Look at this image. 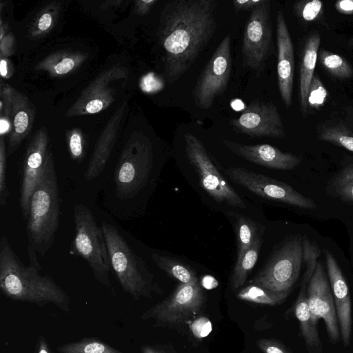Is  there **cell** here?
<instances>
[{"instance_id": "obj_1", "label": "cell", "mask_w": 353, "mask_h": 353, "mask_svg": "<svg viewBox=\"0 0 353 353\" xmlns=\"http://www.w3.org/2000/svg\"><path fill=\"white\" fill-rule=\"evenodd\" d=\"M214 0H176L162 10L159 28L169 83L181 77L208 45L216 29Z\"/></svg>"}, {"instance_id": "obj_2", "label": "cell", "mask_w": 353, "mask_h": 353, "mask_svg": "<svg viewBox=\"0 0 353 353\" xmlns=\"http://www.w3.org/2000/svg\"><path fill=\"white\" fill-rule=\"evenodd\" d=\"M154 168L151 140L142 132H133L121 152L112 176L103 187L102 201L109 213L122 221L141 214Z\"/></svg>"}, {"instance_id": "obj_3", "label": "cell", "mask_w": 353, "mask_h": 353, "mask_svg": "<svg viewBox=\"0 0 353 353\" xmlns=\"http://www.w3.org/2000/svg\"><path fill=\"white\" fill-rule=\"evenodd\" d=\"M39 268L26 266L12 250L6 235L0 241V289L8 298L43 307L52 303L65 312L70 310L66 292Z\"/></svg>"}, {"instance_id": "obj_4", "label": "cell", "mask_w": 353, "mask_h": 353, "mask_svg": "<svg viewBox=\"0 0 353 353\" xmlns=\"http://www.w3.org/2000/svg\"><path fill=\"white\" fill-rule=\"evenodd\" d=\"M61 201L54 159L50 148L30 199L26 219L28 254L31 265H39L37 254L45 257L54 243L60 221Z\"/></svg>"}, {"instance_id": "obj_5", "label": "cell", "mask_w": 353, "mask_h": 353, "mask_svg": "<svg viewBox=\"0 0 353 353\" xmlns=\"http://www.w3.org/2000/svg\"><path fill=\"white\" fill-rule=\"evenodd\" d=\"M111 268L123 292L134 300L150 298L157 291L153 276L143 259L130 246L119 230L112 224L103 222Z\"/></svg>"}, {"instance_id": "obj_6", "label": "cell", "mask_w": 353, "mask_h": 353, "mask_svg": "<svg viewBox=\"0 0 353 353\" xmlns=\"http://www.w3.org/2000/svg\"><path fill=\"white\" fill-rule=\"evenodd\" d=\"M73 219L74 235L69 254L84 259L98 282L111 288L112 268L101 225H98L90 209L83 204L74 205Z\"/></svg>"}, {"instance_id": "obj_7", "label": "cell", "mask_w": 353, "mask_h": 353, "mask_svg": "<svg viewBox=\"0 0 353 353\" xmlns=\"http://www.w3.org/2000/svg\"><path fill=\"white\" fill-rule=\"evenodd\" d=\"M303 262L302 240L294 236L274 252L251 283L274 292H289L299 276Z\"/></svg>"}, {"instance_id": "obj_8", "label": "cell", "mask_w": 353, "mask_h": 353, "mask_svg": "<svg viewBox=\"0 0 353 353\" xmlns=\"http://www.w3.org/2000/svg\"><path fill=\"white\" fill-rule=\"evenodd\" d=\"M184 140L187 158L196 172L202 188L219 203L233 208H246L240 195L219 173L199 138L186 133Z\"/></svg>"}, {"instance_id": "obj_9", "label": "cell", "mask_w": 353, "mask_h": 353, "mask_svg": "<svg viewBox=\"0 0 353 353\" xmlns=\"http://www.w3.org/2000/svg\"><path fill=\"white\" fill-rule=\"evenodd\" d=\"M231 36L222 39L201 72L192 91L195 105L210 109L215 99L223 94L229 83L231 73Z\"/></svg>"}, {"instance_id": "obj_10", "label": "cell", "mask_w": 353, "mask_h": 353, "mask_svg": "<svg viewBox=\"0 0 353 353\" xmlns=\"http://www.w3.org/2000/svg\"><path fill=\"white\" fill-rule=\"evenodd\" d=\"M272 40L270 1H262L251 10L247 20L242 41V55L245 66L262 71Z\"/></svg>"}, {"instance_id": "obj_11", "label": "cell", "mask_w": 353, "mask_h": 353, "mask_svg": "<svg viewBox=\"0 0 353 353\" xmlns=\"http://www.w3.org/2000/svg\"><path fill=\"white\" fill-rule=\"evenodd\" d=\"M128 74L127 68L123 66L116 65L105 70L81 92L65 115L95 114L106 109L123 88Z\"/></svg>"}, {"instance_id": "obj_12", "label": "cell", "mask_w": 353, "mask_h": 353, "mask_svg": "<svg viewBox=\"0 0 353 353\" xmlns=\"http://www.w3.org/2000/svg\"><path fill=\"white\" fill-rule=\"evenodd\" d=\"M234 183L263 198L304 209L316 208V203L290 185L243 167H229L224 171Z\"/></svg>"}, {"instance_id": "obj_13", "label": "cell", "mask_w": 353, "mask_h": 353, "mask_svg": "<svg viewBox=\"0 0 353 353\" xmlns=\"http://www.w3.org/2000/svg\"><path fill=\"white\" fill-rule=\"evenodd\" d=\"M204 300L198 279L180 283L167 299L145 312L141 319H153L157 323H180L201 311Z\"/></svg>"}, {"instance_id": "obj_14", "label": "cell", "mask_w": 353, "mask_h": 353, "mask_svg": "<svg viewBox=\"0 0 353 353\" xmlns=\"http://www.w3.org/2000/svg\"><path fill=\"white\" fill-rule=\"evenodd\" d=\"M50 138L45 128L37 130L26 147L20 172L19 204L22 218L28 216L32 194L43 172L48 152L50 148Z\"/></svg>"}, {"instance_id": "obj_15", "label": "cell", "mask_w": 353, "mask_h": 353, "mask_svg": "<svg viewBox=\"0 0 353 353\" xmlns=\"http://www.w3.org/2000/svg\"><path fill=\"white\" fill-rule=\"evenodd\" d=\"M230 124L236 132L252 137L283 139L285 136L281 115L272 102L253 101Z\"/></svg>"}, {"instance_id": "obj_16", "label": "cell", "mask_w": 353, "mask_h": 353, "mask_svg": "<svg viewBox=\"0 0 353 353\" xmlns=\"http://www.w3.org/2000/svg\"><path fill=\"white\" fill-rule=\"evenodd\" d=\"M306 296L314 322L317 323L319 319H323L330 339L338 341L340 330L334 298L328 276L321 261H318L315 270L307 283Z\"/></svg>"}, {"instance_id": "obj_17", "label": "cell", "mask_w": 353, "mask_h": 353, "mask_svg": "<svg viewBox=\"0 0 353 353\" xmlns=\"http://www.w3.org/2000/svg\"><path fill=\"white\" fill-rule=\"evenodd\" d=\"M277 77L281 99L287 108L292 105L294 56L290 32L281 11L276 14Z\"/></svg>"}, {"instance_id": "obj_18", "label": "cell", "mask_w": 353, "mask_h": 353, "mask_svg": "<svg viewBox=\"0 0 353 353\" xmlns=\"http://www.w3.org/2000/svg\"><path fill=\"white\" fill-rule=\"evenodd\" d=\"M325 260L340 334L344 345L347 346L352 331V303L348 285L336 259L327 250L325 251Z\"/></svg>"}, {"instance_id": "obj_19", "label": "cell", "mask_w": 353, "mask_h": 353, "mask_svg": "<svg viewBox=\"0 0 353 353\" xmlns=\"http://www.w3.org/2000/svg\"><path fill=\"white\" fill-rule=\"evenodd\" d=\"M223 143L235 154L270 169L290 170L301 163L299 157L283 152L269 144L246 145L228 139H223Z\"/></svg>"}, {"instance_id": "obj_20", "label": "cell", "mask_w": 353, "mask_h": 353, "mask_svg": "<svg viewBox=\"0 0 353 353\" xmlns=\"http://www.w3.org/2000/svg\"><path fill=\"white\" fill-rule=\"evenodd\" d=\"M126 107L127 103L124 102L113 114L100 134L84 173L86 181L95 179L103 172L116 142Z\"/></svg>"}, {"instance_id": "obj_21", "label": "cell", "mask_w": 353, "mask_h": 353, "mask_svg": "<svg viewBox=\"0 0 353 353\" xmlns=\"http://www.w3.org/2000/svg\"><path fill=\"white\" fill-rule=\"evenodd\" d=\"M34 120L33 105L24 94L14 89L12 99V129L7 145L8 156L18 149L22 141L30 133Z\"/></svg>"}, {"instance_id": "obj_22", "label": "cell", "mask_w": 353, "mask_h": 353, "mask_svg": "<svg viewBox=\"0 0 353 353\" xmlns=\"http://www.w3.org/2000/svg\"><path fill=\"white\" fill-rule=\"evenodd\" d=\"M320 43L319 34H312L307 39L303 50L300 68L299 94L301 110L303 114L307 112L308 108V92L311 81L314 76Z\"/></svg>"}, {"instance_id": "obj_23", "label": "cell", "mask_w": 353, "mask_h": 353, "mask_svg": "<svg viewBox=\"0 0 353 353\" xmlns=\"http://www.w3.org/2000/svg\"><path fill=\"white\" fill-rule=\"evenodd\" d=\"M307 285L302 283L294 305V315L299 323L302 336L310 353H321V341L307 305Z\"/></svg>"}, {"instance_id": "obj_24", "label": "cell", "mask_w": 353, "mask_h": 353, "mask_svg": "<svg viewBox=\"0 0 353 353\" xmlns=\"http://www.w3.org/2000/svg\"><path fill=\"white\" fill-rule=\"evenodd\" d=\"M85 59L86 56L79 52H59L46 57L37 68L54 77L62 76L77 68Z\"/></svg>"}, {"instance_id": "obj_25", "label": "cell", "mask_w": 353, "mask_h": 353, "mask_svg": "<svg viewBox=\"0 0 353 353\" xmlns=\"http://www.w3.org/2000/svg\"><path fill=\"white\" fill-rule=\"evenodd\" d=\"M262 239L258 236L251 246L238 259L232 272L231 284L233 289L241 287L246 281L248 275L254 267L261 247Z\"/></svg>"}, {"instance_id": "obj_26", "label": "cell", "mask_w": 353, "mask_h": 353, "mask_svg": "<svg viewBox=\"0 0 353 353\" xmlns=\"http://www.w3.org/2000/svg\"><path fill=\"white\" fill-rule=\"evenodd\" d=\"M152 258L161 270L181 283H188L197 279L194 270L178 259L158 253H153Z\"/></svg>"}, {"instance_id": "obj_27", "label": "cell", "mask_w": 353, "mask_h": 353, "mask_svg": "<svg viewBox=\"0 0 353 353\" xmlns=\"http://www.w3.org/2000/svg\"><path fill=\"white\" fill-rule=\"evenodd\" d=\"M289 292H276L259 285L251 284L237 293V298L258 304L275 305L281 303Z\"/></svg>"}, {"instance_id": "obj_28", "label": "cell", "mask_w": 353, "mask_h": 353, "mask_svg": "<svg viewBox=\"0 0 353 353\" xmlns=\"http://www.w3.org/2000/svg\"><path fill=\"white\" fill-rule=\"evenodd\" d=\"M59 353H123L106 343L93 337L65 343L57 347Z\"/></svg>"}, {"instance_id": "obj_29", "label": "cell", "mask_w": 353, "mask_h": 353, "mask_svg": "<svg viewBox=\"0 0 353 353\" xmlns=\"http://www.w3.org/2000/svg\"><path fill=\"white\" fill-rule=\"evenodd\" d=\"M237 238V258H239L259 236L256 223L251 219L238 214L235 217Z\"/></svg>"}, {"instance_id": "obj_30", "label": "cell", "mask_w": 353, "mask_h": 353, "mask_svg": "<svg viewBox=\"0 0 353 353\" xmlns=\"http://www.w3.org/2000/svg\"><path fill=\"white\" fill-rule=\"evenodd\" d=\"M319 59L323 68L336 78L345 79L353 75V69L349 62L337 54L321 50Z\"/></svg>"}, {"instance_id": "obj_31", "label": "cell", "mask_w": 353, "mask_h": 353, "mask_svg": "<svg viewBox=\"0 0 353 353\" xmlns=\"http://www.w3.org/2000/svg\"><path fill=\"white\" fill-rule=\"evenodd\" d=\"M319 138L353 152V131L343 125L325 127L319 132Z\"/></svg>"}, {"instance_id": "obj_32", "label": "cell", "mask_w": 353, "mask_h": 353, "mask_svg": "<svg viewBox=\"0 0 353 353\" xmlns=\"http://www.w3.org/2000/svg\"><path fill=\"white\" fill-rule=\"evenodd\" d=\"M333 188L337 196L353 203V163L343 169L333 182Z\"/></svg>"}, {"instance_id": "obj_33", "label": "cell", "mask_w": 353, "mask_h": 353, "mask_svg": "<svg viewBox=\"0 0 353 353\" xmlns=\"http://www.w3.org/2000/svg\"><path fill=\"white\" fill-rule=\"evenodd\" d=\"M302 246L305 268L302 283L307 285L315 270L321 251L315 241H311L306 236L302 240Z\"/></svg>"}, {"instance_id": "obj_34", "label": "cell", "mask_w": 353, "mask_h": 353, "mask_svg": "<svg viewBox=\"0 0 353 353\" xmlns=\"http://www.w3.org/2000/svg\"><path fill=\"white\" fill-rule=\"evenodd\" d=\"M66 137L71 159L81 163L85 154V141L83 132L78 128H74L67 132Z\"/></svg>"}, {"instance_id": "obj_35", "label": "cell", "mask_w": 353, "mask_h": 353, "mask_svg": "<svg viewBox=\"0 0 353 353\" xmlns=\"http://www.w3.org/2000/svg\"><path fill=\"white\" fill-rule=\"evenodd\" d=\"M57 8L54 5L45 8L37 17L33 25L32 34L39 36L48 32L54 25L57 18Z\"/></svg>"}, {"instance_id": "obj_36", "label": "cell", "mask_w": 353, "mask_h": 353, "mask_svg": "<svg viewBox=\"0 0 353 353\" xmlns=\"http://www.w3.org/2000/svg\"><path fill=\"white\" fill-rule=\"evenodd\" d=\"M7 146L3 137L0 139V205H6L10 194L6 178Z\"/></svg>"}, {"instance_id": "obj_37", "label": "cell", "mask_w": 353, "mask_h": 353, "mask_svg": "<svg viewBox=\"0 0 353 353\" xmlns=\"http://www.w3.org/2000/svg\"><path fill=\"white\" fill-rule=\"evenodd\" d=\"M327 92L320 78L314 76L310 86L307 97V107L319 109L325 103Z\"/></svg>"}, {"instance_id": "obj_38", "label": "cell", "mask_w": 353, "mask_h": 353, "mask_svg": "<svg viewBox=\"0 0 353 353\" xmlns=\"http://www.w3.org/2000/svg\"><path fill=\"white\" fill-rule=\"evenodd\" d=\"M323 9V3L319 0L299 2L295 5V10L306 21H312L319 15Z\"/></svg>"}, {"instance_id": "obj_39", "label": "cell", "mask_w": 353, "mask_h": 353, "mask_svg": "<svg viewBox=\"0 0 353 353\" xmlns=\"http://www.w3.org/2000/svg\"><path fill=\"white\" fill-rule=\"evenodd\" d=\"M257 344L264 353H292L282 343L274 340L261 339Z\"/></svg>"}, {"instance_id": "obj_40", "label": "cell", "mask_w": 353, "mask_h": 353, "mask_svg": "<svg viewBox=\"0 0 353 353\" xmlns=\"http://www.w3.org/2000/svg\"><path fill=\"white\" fill-rule=\"evenodd\" d=\"M194 334L199 338L205 337L208 335L212 329L210 322L205 319H199L194 321L192 326Z\"/></svg>"}, {"instance_id": "obj_41", "label": "cell", "mask_w": 353, "mask_h": 353, "mask_svg": "<svg viewBox=\"0 0 353 353\" xmlns=\"http://www.w3.org/2000/svg\"><path fill=\"white\" fill-rule=\"evenodd\" d=\"M262 0H236L232 1V5L236 12L245 10L251 11Z\"/></svg>"}, {"instance_id": "obj_42", "label": "cell", "mask_w": 353, "mask_h": 353, "mask_svg": "<svg viewBox=\"0 0 353 353\" xmlns=\"http://www.w3.org/2000/svg\"><path fill=\"white\" fill-rule=\"evenodd\" d=\"M336 11L344 14H353V0H341L335 3Z\"/></svg>"}, {"instance_id": "obj_43", "label": "cell", "mask_w": 353, "mask_h": 353, "mask_svg": "<svg viewBox=\"0 0 353 353\" xmlns=\"http://www.w3.org/2000/svg\"><path fill=\"white\" fill-rule=\"evenodd\" d=\"M157 2V0H140L136 2V11L141 14H145L148 13Z\"/></svg>"}, {"instance_id": "obj_44", "label": "cell", "mask_w": 353, "mask_h": 353, "mask_svg": "<svg viewBox=\"0 0 353 353\" xmlns=\"http://www.w3.org/2000/svg\"><path fill=\"white\" fill-rule=\"evenodd\" d=\"M157 85L156 81L151 74L143 77L141 81V89L148 92L155 90Z\"/></svg>"}, {"instance_id": "obj_45", "label": "cell", "mask_w": 353, "mask_h": 353, "mask_svg": "<svg viewBox=\"0 0 353 353\" xmlns=\"http://www.w3.org/2000/svg\"><path fill=\"white\" fill-rule=\"evenodd\" d=\"M33 353H53L46 339L39 336Z\"/></svg>"}, {"instance_id": "obj_46", "label": "cell", "mask_w": 353, "mask_h": 353, "mask_svg": "<svg viewBox=\"0 0 353 353\" xmlns=\"http://www.w3.org/2000/svg\"><path fill=\"white\" fill-rule=\"evenodd\" d=\"M12 129L11 120L9 118L1 116L0 119V133L1 137L3 134L10 132Z\"/></svg>"}, {"instance_id": "obj_47", "label": "cell", "mask_w": 353, "mask_h": 353, "mask_svg": "<svg viewBox=\"0 0 353 353\" xmlns=\"http://www.w3.org/2000/svg\"><path fill=\"white\" fill-rule=\"evenodd\" d=\"M202 284L204 288L212 289L215 288L218 285V283L214 279V278L210 276H206L203 278Z\"/></svg>"}, {"instance_id": "obj_48", "label": "cell", "mask_w": 353, "mask_h": 353, "mask_svg": "<svg viewBox=\"0 0 353 353\" xmlns=\"http://www.w3.org/2000/svg\"><path fill=\"white\" fill-rule=\"evenodd\" d=\"M8 61L1 58L0 63V72L2 77H6L8 75Z\"/></svg>"}, {"instance_id": "obj_49", "label": "cell", "mask_w": 353, "mask_h": 353, "mask_svg": "<svg viewBox=\"0 0 353 353\" xmlns=\"http://www.w3.org/2000/svg\"><path fill=\"white\" fill-rule=\"evenodd\" d=\"M141 353H162V352L151 346L144 345L141 347Z\"/></svg>"}, {"instance_id": "obj_50", "label": "cell", "mask_w": 353, "mask_h": 353, "mask_svg": "<svg viewBox=\"0 0 353 353\" xmlns=\"http://www.w3.org/2000/svg\"><path fill=\"white\" fill-rule=\"evenodd\" d=\"M349 44L352 46H353V38H352L349 42Z\"/></svg>"}]
</instances>
